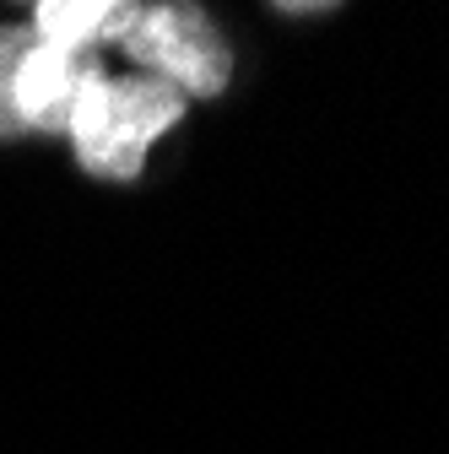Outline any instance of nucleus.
<instances>
[{"label": "nucleus", "mask_w": 449, "mask_h": 454, "mask_svg": "<svg viewBox=\"0 0 449 454\" xmlns=\"http://www.w3.org/2000/svg\"><path fill=\"white\" fill-rule=\"evenodd\" d=\"M179 92L157 82V76H125L108 82L103 71L87 66L76 108H71V141L82 152V162L103 179H136L146 146L179 120Z\"/></svg>", "instance_id": "nucleus-1"}, {"label": "nucleus", "mask_w": 449, "mask_h": 454, "mask_svg": "<svg viewBox=\"0 0 449 454\" xmlns=\"http://www.w3.org/2000/svg\"><path fill=\"white\" fill-rule=\"evenodd\" d=\"M130 60L152 66L174 92L217 98L228 82V49L201 6H141L125 33Z\"/></svg>", "instance_id": "nucleus-2"}, {"label": "nucleus", "mask_w": 449, "mask_h": 454, "mask_svg": "<svg viewBox=\"0 0 449 454\" xmlns=\"http://www.w3.org/2000/svg\"><path fill=\"white\" fill-rule=\"evenodd\" d=\"M82 76H87L82 54L28 43L22 66H17V82H12V108H17V125L66 130V125H71V108H76V92H82Z\"/></svg>", "instance_id": "nucleus-3"}, {"label": "nucleus", "mask_w": 449, "mask_h": 454, "mask_svg": "<svg viewBox=\"0 0 449 454\" xmlns=\"http://www.w3.org/2000/svg\"><path fill=\"white\" fill-rule=\"evenodd\" d=\"M141 6H114V0H43L33 12L38 43L82 54L92 38H125Z\"/></svg>", "instance_id": "nucleus-4"}, {"label": "nucleus", "mask_w": 449, "mask_h": 454, "mask_svg": "<svg viewBox=\"0 0 449 454\" xmlns=\"http://www.w3.org/2000/svg\"><path fill=\"white\" fill-rule=\"evenodd\" d=\"M22 54H28V33H22V27H0V136H12V130H17L12 82H17Z\"/></svg>", "instance_id": "nucleus-5"}]
</instances>
